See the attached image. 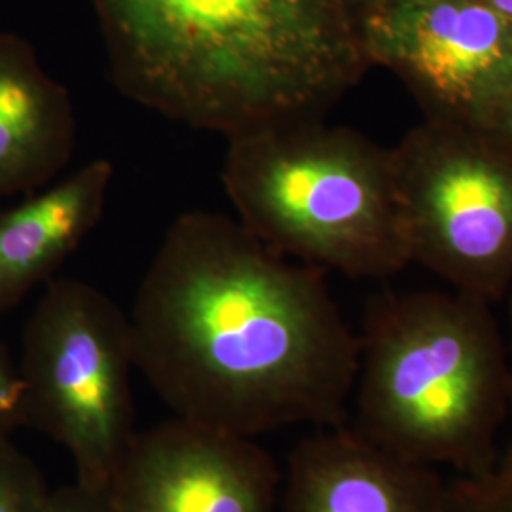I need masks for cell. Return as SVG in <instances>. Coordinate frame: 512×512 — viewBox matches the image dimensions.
Wrapping results in <instances>:
<instances>
[{
    "label": "cell",
    "mask_w": 512,
    "mask_h": 512,
    "mask_svg": "<svg viewBox=\"0 0 512 512\" xmlns=\"http://www.w3.org/2000/svg\"><path fill=\"white\" fill-rule=\"evenodd\" d=\"M129 327L135 370L177 418L251 439L348 423L361 346L325 270L238 219L194 209L173 220Z\"/></svg>",
    "instance_id": "cell-1"
},
{
    "label": "cell",
    "mask_w": 512,
    "mask_h": 512,
    "mask_svg": "<svg viewBox=\"0 0 512 512\" xmlns=\"http://www.w3.org/2000/svg\"><path fill=\"white\" fill-rule=\"evenodd\" d=\"M90 2L120 93L226 139L325 118L370 69L348 0Z\"/></svg>",
    "instance_id": "cell-2"
},
{
    "label": "cell",
    "mask_w": 512,
    "mask_h": 512,
    "mask_svg": "<svg viewBox=\"0 0 512 512\" xmlns=\"http://www.w3.org/2000/svg\"><path fill=\"white\" fill-rule=\"evenodd\" d=\"M351 404L363 439L459 476L494 471L509 421V349L492 304L452 291H384L359 334Z\"/></svg>",
    "instance_id": "cell-3"
},
{
    "label": "cell",
    "mask_w": 512,
    "mask_h": 512,
    "mask_svg": "<svg viewBox=\"0 0 512 512\" xmlns=\"http://www.w3.org/2000/svg\"><path fill=\"white\" fill-rule=\"evenodd\" d=\"M222 184L238 220L298 262L353 279L410 266L389 148L325 118L228 139Z\"/></svg>",
    "instance_id": "cell-4"
},
{
    "label": "cell",
    "mask_w": 512,
    "mask_h": 512,
    "mask_svg": "<svg viewBox=\"0 0 512 512\" xmlns=\"http://www.w3.org/2000/svg\"><path fill=\"white\" fill-rule=\"evenodd\" d=\"M21 342L27 425L65 448L76 480L109 486L137 435L129 315L90 283L57 279Z\"/></svg>",
    "instance_id": "cell-5"
},
{
    "label": "cell",
    "mask_w": 512,
    "mask_h": 512,
    "mask_svg": "<svg viewBox=\"0 0 512 512\" xmlns=\"http://www.w3.org/2000/svg\"><path fill=\"white\" fill-rule=\"evenodd\" d=\"M410 264L488 304L512 289V154L480 129L425 120L389 148Z\"/></svg>",
    "instance_id": "cell-6"
},
{
    "label": "cell",
    "mask_w": 512,
    "mask_h": 512,
    "mask_svg": "<svg viewBox=\"0 0 512 512\" xmlns=\"http://www.w3.org/2000/svg\"><path fill=\"white\" fill-rule=\"evenodd\" d=\"M370 67L395 74L425 120L484 129L512 92V21L480 0L357 12Z\"/></svg>",
    "instance_id": "cell-7"
},
{
    "label": "cell",
    "mask_w": 512,
    "mask_h": 512,
    "mask_svg": "<svg viewBox=\"0 0 512 512\" xmlns=\"http://www.w3.org/2000/svg\"><path fill=\"white\" fill-rule=\"evenodd\" d=\"M109 492L116 512H277L281 473L256 439L173 416L137 431Z\"/></svg>",
    "instance_id": "cell-8"
},
{
    "label": "cell",
    "mask_w": 512,
    "mask_h": 512,
    "mask_svg": "<svg viewBox=\"0 0 512 512\" xmlns=\"http://www.w3.org/2000/svg\"><path fill=\"white\" fill-rule=\"evenodd\" d=\"M277 512H450V484L353 427H317L289 456Z\"/></svg>",
    "instance_id": "cell-9"
},
{
    "label": "cell",
    "mask_w": 512,
    "mask_h": 512,
    "mask_svg": "<svg viewBox=\"0 0 512 512\" xmlns=\"http://www.w3.org/2000/svg\"><path fill=\"white\" fill-rule=\"evenodd\" d=\"M74 148L67 88L46 73L25 38L0 31V200L50 186Z\"/></svg>",
    "instance_id": "cell-10"
},
{
    "label": "cell",
    "mask_w": 512,
    "mask_h": 512,
    "mask_svg": "<svg viewBox=\"0 0 512 512\" xmlns=\"http://www.w3.org/2000/svg\"><path fill=\"white\" fill-rule=\"evenodd\" d=\"M114 165L97 158L65 179L0 207V313L48 281L101 222Z\"/></svg>",
    "instance_id": "cell-11"
},
{
    "label": "cell",
    "mask_w": 512,
    "mask_h": 512,
    "mask_svg": "<svg viewBox=\"0 0 512 512\" xmlns=\"http://www.w3.org/2000/svg\"><path fill=\"white\" fill-rule=\"evenodd\" d=\"M48 494L37 463L10 437H0V512H37Z\"/></svg>",
    "instance_id": "cell-12"
},
{
    "label": "cell",
    "mask_w": 512,
    "mask_h": 512,
    "mask_svg": "<svg viewBox=\"0 0 512 512\" xmlns=\"http://www.w3.org/2000/svg\"><path fill=\"white\" fill-rule=\"evenodd\" d=\"M450 512H512V467L450 482Z\"/></svg>",
    "instance_id": "cell-13"
},
{
    "label": "cell",
    "mask_w": 512,
    "mask_h": 512,
    "mask_svg": "<svg viewBox=\"0 0 512 512\" xmlns=\"http://www.w3.org/2000/svg\"><path fill=\"white\" fill-rule=\"evenodd\" d=\"M37 512H116L109 486H92L80 480L50 490Z\"/></svg>",
    "instance_id": "cell-14"
},
{
    "label": "cell",
    "mask_w": 512,
    "mask_h": 512,
    "mask_svg": "<svg viewBox=\"0 0 512 512\" xmlns=\"http://www.w3.org/2000/svg\"><path fill=\"white\" fill-rule=\"evenodd\" d=\"M21 425H27L23 382L0 348V437H10Z\"/></svg>",
    "instance_id": "cell-15"
},
{
    "label": "cell",
    "mask_w": 512,
    "mask_h": 512,
    "mask_svg": "<svg viewBox=\"0 0 512 512\" xmlns=\"http://www.w3.org/2000/svg\"><path fill=\"white\" fill-rule=\"evenodd\" d=\"M486 133L499 147L509 150L512 154V92L501 103V107L495 110L494 116L486 124V128L480 129Z\"/></svg>",
    "instance_id": "cell-16"
},
{
    "label": "cell",
    "mask_w": 512,
    "mask_h": 512,
    "mask_svg": "<svg viewBox=\"0 0 512 512\" xmlns=\"http://www.w3.org/2000/svg\"><path fill=\"white\" fill-rule=\"evenodd\" d=\"M507 298V310H509V325H511V348H509V421L512 423V289ZM499 467H512V440L505 454H501V458L497 461Z\"/></svg>",
    "instance_id": "cell-17"
},
{
    "label": "cell",
    "mask_w": 512,
    "mask_h": 512,
    "mask_svg": "<svg viewBox=\"0 0 512 512\" xmlns=\"http://www.w3.org/2000/svg\"><path fill=\"white\" fill-rule=\"evenodd\" d=\"M355 8V12H365L374 8H389V6H404V4H416V2H429V0H348Z\"/></svg>",
    "instance_id": "cell-18"
},
{
    "label": "cell",
    "mask_w": 512,
    "mask_h": 512,
    "mask_svg": "<svg viewBox=\"0 0 512 512\" xmlns=\"http://www.w3.org/2000/svg\"><path fill=\"white\" fill-rule=\"evenodd\" d=\"M486 6H490L497 14L512 21V0H480Z\"/></svg>",
    "instance_id": "cell-19"
}]
</instances>
